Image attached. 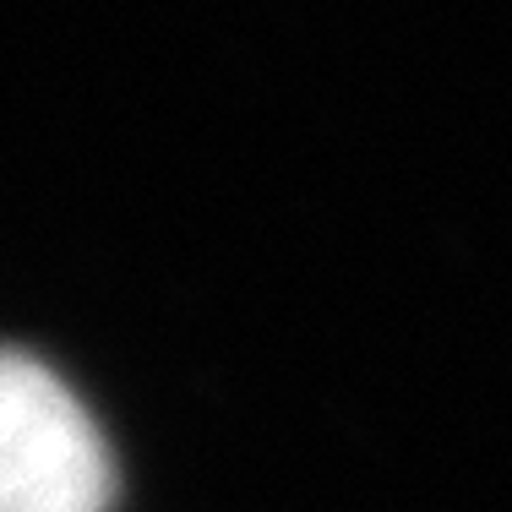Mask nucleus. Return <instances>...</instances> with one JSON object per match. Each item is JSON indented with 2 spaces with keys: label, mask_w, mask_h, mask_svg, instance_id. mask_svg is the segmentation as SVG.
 <instances>
[{
  "label": "nucleus",
  "mask_w": 512,
  "mask_h": 512,
  "mask_svg": "<svg viewBox=\"0 0 512 512\" xmlns=\"http://www.w3.org/2000/svg\"><path fill=\"white\" fill-rule=\"evenodd\" d=\"M115 463L66 382L0 349V512H109Z\"/></svg>",
  "instance_id": "f257e3e1"
}]
</instances>
